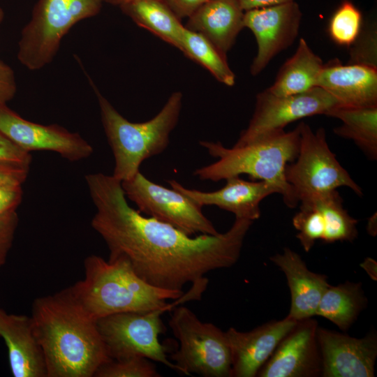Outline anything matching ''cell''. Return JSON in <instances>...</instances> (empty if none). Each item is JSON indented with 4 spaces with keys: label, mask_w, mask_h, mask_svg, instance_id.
Listing matches in <instances>:
<instances>
[{
    "label": "cell",
    "mask_w": 377,
    "mask_h": 377,
    "mask_svg": "<svg viewBox=\"0 0 377 377\" xmlns=\"http://www.w3.org/2000/svg\"><path fill=\"white\" fill-rule=\"evenodd\" d=\"M85 180L96 208L91 226L105 242L109 259L126 260L141 279L158 288L183 291L188 283H207L209 272L233 266L253 222L235 218L224 233L192 237L132 208L112 175L92 173Z\"/></svg>",
    "instance_id": "obj_1"
},
{
    "label": "cell",
    "mask_w": 377,
    "mask_h": 377,
    "mask_svg": "<svg viewBox=\"0 0 377 377\" xmlns=\"http://www.w3.org/2000/svg\"><path fill=\"white\" fill-rule=\"evenodd\" d=\"M47 377H93L111 359L97 325L68 289L37 298L31 316Z\"/></svg>",
    "instance_id": "obj_2"
},
{
    "label": "cell",
    "mask_w": 377,
    "mask_h": 377,
    "mask_svg": "<svg viewBox=\"0 0 377 377\" xmlns=\"http://www.w3.org/2000/svg\"><path fill=\"white\" fill-rule=\"evenodd\" d=\"M84 276L68 288L73 298L94 320L110 315L157 309L169 310L184 291L152 286L141 279L124 259L104 260L96 255L86 258Z\"/></svg>",
    "instance_id": "obj_3"
},
{
    "label": "cell",
    "mask_w": 377,
    "mask_h": 377,
    "mask_svg": "<svg viewBox=\"0 0 377 377\" xmlns=\"http://www.w3.org/2000/svg\"><path fill=\"white\" fill-rule=\"evenodd\" d=\"M200 145L218 160L198 168L193 175L202 181L219 182L246 174L275 186L285 205L295 207L300 202L285 177L286 166L298 154L300 128L276 131L241 147L227 148L220 142L200 141Z\"/></svg>",
    "instance_id": "obj_4"
},
{
    "label": "cell",
    "mask_w": 377,
    "mask_h": 377,
    "mask_svg": "<svg viewBox=\"0 0 377 377\" xmlns=\"http://www.w3.org/2000/svg\"><path fill=\"white\" fill-rule=\"evenodd\" d=\"M95 91L101 121L111 147L114 165L112 176L123 182L133 178L147 159L163 153L169 145L182 107V94L172 93L152 119L140 123L125 119L98 91Z\"/></svg>",
    "instance_id": "obj_5"
},
{
    "label": "cell",
    "mask_w": 377,
    "mask_h": 377,
    "mask_svg": "<svg viewBox=\"0 0 377 377\" xmlns=\"http://www.w3.org/2000/svg\"><path fill=\"white\" fill-rule=\"evenodd\" d=\"M105 0H38L18 42L17 59L37 71L54 59L63 37L78 22L97 15Z\"/></svg>",
    "instance_id": "obj_6"
},
{
    "label": "cell",
    "mask_w": 377,
    "mask_h": 377,
    "mask_svg": "<svg viewBox=\"0 0 377 377\" xmlns=\"http://www.w3.org/2000/svg\"><path fill=\"white\" fill-rule=\"evenodd\" d=\"M168 325L179 341L172 362L184 375L231 377V352L226 332L202 322L188 308H175Z\"/></svg>",
    "instance_id": "obj_7"
},
{
    "label": "cell",
    "mask_w": 377,
    "mask_h": 377,
    "mask_svg": "<svg viewBox=\"0 0 377 377\" xmlns=\"http://www.w3.org/2000/svg\"><path fill=\"white\" fill-rule=\"evenodd\" d=\"M300 147L296 161L285 168L286 181L299 201L347 186L362 195L361 188L353 180L330 149L323 128L313 132L304 122L298 125Z\"/></svg>",
    "instance_id": "obj_8"
},
{
    "label": "cell",
    "mask_w": 377,
    "mask_h": 377,
    "mask_svg": "<svg viewBox=\"0 0 377 377\" xmlns=\"http://www.w3.org/2000/svg\"><path fill=\"white\" fill-rule=\"evenodd\" d=\"M166 311L125 312L98 319V328L110 359L140 356L179 372L158 339L165 331L161 315Z\"/></svg>",
    "instance_id": "obj_9"
},
{
    "label": "cell",
    "mask_w": 377,
    "mask_h": 377,
    "mask_svg": "<svg viewBox=\"0 0 377 377\" xmlns=\"http://www.w3.org/2000/svg\"><path fill=\"white\" fill-rule=\"evenodd\" d=\"M121 186L140 213L170 224L189 236L219 233L202 207L179 191L151 182L140 171L121 182Z\"/></svg>",
    "instance_id": "obj_10"
},
{
    "label": "cell",
    "mask_w": 377,
    "mask_h": 377,
    "mask_svg": "<svg viewBox=\"0 0 377 377\" xmlns=\"http://www.w3.org/2000/svg\"><path fill=\"white\" fill-rule=\"evenodd\" d=\"M338 105H341L339 101L320 87L284 96H276L266 89L257 94L253 116L234 147L244 146L265 134L283 130L288 124L298 119L325 115Z\"/></svg>",
    "instance_id": "obj_11"
},
{
    "label": "cell",
    "mask_w": 377,
    "mask_h": 377,
    "mask_svg": "<svg viewBox=\"0 0 377 377\" xmlns=\"http://www.w3.org/2000/svg\"><path fill=\"white\" fill-rule=\"evenodd\" d=\"M0 132L22 149L56 152L70 161L89 157L92 146L80 134L58 125H43L22 118L0 103Z\"/></svg>",
    "instance_id": "obj_12"
},
{
    "label": "cell",
    "mask_w": 377,
    "mask_h": 377,
    "mask_svg": "<svg viewBox=\"0 0 377 377\" xmlns=\"http://www.w3.org/2000/svg\"><path fill=\"white\" fill-rule=\"evenodd\" d=\"M302 16L295 1L244 11V27L253 32L258 45L250 67L252 75H258L276 55L293 43Z\"/></svg>",
    "instance_id": "obj_13"
},
{
    "label": "cell",
    "mask_w": 377,
    "mask_h": 377,
    "mask_svg": "<svg viewBox=\"0 0 377 377\" xmlns=\"http://www.w3.org/2000/svg\"><path fill=\"white\" fill-rule=\"evenodd\" d=\"M318 327V323L313 317L297 320L256 376H321L323 365L317 339Z\"/></svg>",
    "instance_id": "obj_14"
},
{
    "label": "cell",
    "mask_w": 377,
    "mask_h": 377,
    "mask_svg": "<svg viewBox=\"0 0 377 377\" xmlns=\"http://www.w3.org/2000/svg\"><path fill=\"white\" fill-rule=\"evenodd\" d=\"M317 339L323 377H374L377 357L374 331L362 338L318 326Z\"/></svg>",
    "instance_id": "obj_15"
},
{
    "label": "cell",
    "mask_w": 377,
    "mask_h": 377,
    "mask_svg": "<svg viewBox=\"0 0 377 377\" xmlns=\"http://www.w3.org/2000/svg\"><path fill=\"white\" fill-rule=\"evenodd\" d=\"M297 322L286 316L282 320H271L249 332L229 328L226 334L231 352V377L256 376L279 343Z\"/></svg>",
    "instance_id": "obj_16"
},
{
    "label": "cell",
    "mask_w": 377,
    "mask_h": 377,
    "mask_svg": "<svg viewBox=\"0 0 377 377\" xmlns=\"http://www.w3.org/2000/svg\"><path fill=\"white\" fill-rule=\"evenodd\" d=\"M221 188L212 192L188 188L175 180H169L171 188L188 197L196 205L216 206L235 214V218L255 221L260 216V203L267 196L279 193L277 188L266 182H249L239 176L226 179Z\"/></svg>",
    "instance_id": "obj_17"
},
{
    "label": "cell",
    "mask_w": 377,
    "mask_h": 377,
    "mask_svg": "<svg viewBox=\"0 0 377 377\" xmlns=\"http://www.w3.org/2000/svg\"><path fill=\"white\" fill-rule=\"evenodd\" d=\"M0 337L8 348L15 377H47L44 353L31 316L7 313L0 307Z\"/></svg>",
    "instance_id": "obj_18"
},
{
    "label": "cell",
    "mask_w": 377,
    "mask_h": 377,
    "mask_svg": "<svg viewBox=\"0 0 377 377\" xmlns=\"http://www.w3.org/2000/svg\"><path fill=\"white\" fill-rule=\"evenodd\" d=\"M321 87L341 105H377V69L357 64H342L338 59L324 64L318 79Z\"/></svg>",
    "instance_id": "obj_19"
},
{
    "label": "cell",
    "mask_w": 377,
    "mask_h": 377,
    "mask_svg": "<svg viewBox=\"0 0 377 377\" xmlns=\"http://www.w3.org/2000/svg\"><path fill=\"white\" fill-rule=\"evenodd\" d=\"M269 259L287 279L290 307L286 317L300 320L315 316L320 300L330 286L327 276L310 271L300 256L288 247Z\"/></svg>",
    "instance_id": "obj_20"
},
{
    "label": "cell",
    "mask_w": 377,
    "mask_h": 377,
    "mask_svg": "<svg viewBox=\"0 0 377 377\" xmlns=\"http://www.w3.org/2000/svg\"><path fill=\"white\" fill-rule=\"evenodd\" d=\"M244 14L238 0H210L188 17L184 26L201 34L226 57L244 27Z\"/></svg>",
    "instance_id": "obj_21"
},
{
    "label": "cell",
    "mask_w": 377,
    "mask_h": 377,
    "mask_svg": "<svg viewBox=\"0 0 377 377\" xmlns=\"http://www.w3.org/2000/svg\"><path fill=\"white\" fill-rule=\"evenodd\" d=\"M323 66L321 58L300 38L295 54L282 65L273 84L267 89L279 96L306 92L318 87Z\"/></svg>",
    "instance_id": "obj_22"
},
{
    "label": "cell",
    "mask_w": 377,
    "mask_h": 377,
    "mask_svg": "<svg viewBox=\"0 0 377 377\" xmlns=\"http://www.w3.org/2000/svg\"><path fill=\"white\" fill-rule=\"evenodd\" d=\"M119 6L137 25L182 50L184 26L161 0H127Z\"/></svg>",
    "instance_id": "obj_23"
},
{
    "label": "cell",
    "mask_w": 377,
    "mask_h": 377,
    "mask_svg": "<svg viewBox=\"0 0 377 377\" xmlns=\"http://www.w3.org/2000/svg\"><path fill=\"white\" fill-rule=\"evenodd\" d=\"M367 297L361 283L346 281L330 286L323 294L316 316L323 317L346 332L367 307Z\"/></svg>",
    "instance_id": "obj_24"
},
{
    "label": "cell",
    "mask_w": 377,
    "mask_h": 377,
    "mask_svg": "<svg viewBox=\"0 0 377 377\" xmlns=\"http://www.w3.org/2000/svg\"><path fill=\"white\" fill-rule=\"evenodd\" d=\"M326 116L342 121L334 133L339 137L352 140L372 160L377 157V105L350 107L338 105Z\"/></svg>",
    "instance_id": "obj_25"
},
{
    "label": "cell",
    "mask_w": 377,
    "mask_h": 377,
    "mask_svg": "<svg viewBox=\"0 0 377 377\" xmlns=\"http://www.w3.org/2000/svg\"><path fill=\"white\" fill-rule=\"evenodd\" d=\"M318 209L325 222V243L353 242L357 236V221L349 215L343 207V200L337 190L301 200Z\"/></svg>",
    "instance_id": "obj_26"
},
{
    "label": "cell",
    "mask_w": 377,
    "mask_h": 377,
    "mask_svg": "<svg viewBox=\"0 0 377 377\" xmlns=\"http://www.w3.org/2000/svg\"><path fill=\"white\" fill-rule=\"evenodd\" d=\"M181 51L207 69L221 83L228 87L235 84V75L227 62V57L201 34L184 27Z\"/></svg>",
    "instance_id": "obj_27"
},
{
    "label": "cell",
    "mask_w": 377,
    "mask_h": 377,
    "mask_svg": "<svg viewBox=\"0 0 377 377\" xmlns=\"http://www.w3.org/2000/svg\"><path fill=\"white\" fill-rule=\"evenodd\" d=\"M362 22L360 10L349 0H343L332 15L328 32L337 44L350 47L360 34Z\"/></svg>",
    "instance_id": "obj_28"
},
{
    "label": "cell",
    "mask_w": 377,
    "mask_h": 377,
    "mask_svg": "<svg viewBox=\"0 0 377 377\" xmlns=\"http://www.w3.org/2000/svg\"><path fill=\"white\" fill-rule=\"evenodd\" d=\"M300 211L294 216L293 224L298 230L296 237L305 252H309L318 239H323L325 222L320 212L311 204L300 202Z\"/></svg>",
    "instance_id": "obj_29"
},
{
    "label": "cell",
    "mask_w": 377,
    "mask_h": 377,
    "mask_svg": "<svg viewBox=\"0 0 377 377\" xmlns=\"http://www.w3.org/2000/svg\"><path fill=\"white\" fill-rule=\"evenodd\" d=\"M151 360L140 356L110 360L96 372L95 377H160Z\"/></svg>",
    "instance_id": "obj_30"
},
{
    "label": "cell",
    "mask_w": 377,
    "mask_h": 377,
    "mask_svg": "<svg viewBox=\"0 0 377 377\" xmlns=\"http://www.w3.org/2000/svg\"><path fill=\"white\" fill-rule=\"evenodd\" d=\"M348 64L377 69V26L374 20L362 24L359 35L350 46Z\"/></svg>",
    "instance_id": "obj_31"
},
{
    "label": "cell",
    "mask_w": 377,
    "mask_h": 377,
    "mask_svg": "<svg viewBox=\"0 0 377 377\" xmlns=\"http://www.w3.org/2000/svg\"><path fill=\"white\" fill-rule=\"evenodd\" d=\"M18 225L16 210L0 215V267L4 265Z\"/></svg>",
    "instance_id": "obj_32"
},
{
    "label": "cell",
    "mask_w": 377,
    "mask_h": 377,
    "mask_svg": "<svg viewBox=\"0 0 377 377\" xmlns=\"http://www.w3.org/2000/svg\"><path fill=\"white\" fill-rule=\"evenodd\" d=\"M4 17V12L0 7V24ZM17 91L13 70L0 59V103L6 104L12 100Z\"/></svg>",
    "instance_id": "obj_33"
},
{
    "label": "cell",
    "mask_w": 377,
    "mask_h": 377,
    "mask_svg": "<svg viewBox=\"0 0 377 377\" xmlns=\"http://www.w3.org/2000/svg\"><path fill=\"white\" fill-rule=\"evenodd\" d=\"M30 165L0 161V186L22 184L29 174Z\"/></svg>",
    "instance_id": "obj_34"
},
{
    "label": "cell",
    "mask_w": 377,
    "mask_h": 377,
    "mask_svg": "<svg viewBox=\"0 0 377 377\" xmlns=\"http://www.w3.org/2000/svg\"><path fill=\"white\" fill-rule=\"evenodd\" d=\"M0 161L30 165L31 156L0 132Z\"/></svg>",
    "instance_id": "obj_35"
},
{
    "label": "cell",
    "mask_w": 377,
    "mask_h": 377,
    "mask_svg": "<svg viewBox=\"0 0 377 377\" xmlns=\"http://www.w3.org/2000/svg\"><path fill=\"white\" fill-rule=\"evenodd\" d=\"M22 198V184L0 186V215L16 210Z\"/></svg>",
    "instance_id": "obj_36"
},
{
    "label": "cell",
    "mask_w": 377,
    "mask_h": 377,
    "mask_svg": "<svg viewBox=\"0 0 377 377\" xmlns=\"http://www.w3.org/2000/svg\"><path fill=\"white\" fill-rule=\"evenodd\" d=\"M181 20L190 17L201 6L210 0H161Z\"/></svg>",
    "instance_id": "obj_37"
},
{
    "label": "cell",
    "mask_w": 377,
    "mask_h": 377,
    "mask_svg": "<svg viewBox=\"0 0 377 377\" xmlns=\"http://www.w3.org/2000/svg\"><path fill=\"white\" fill-rule=\"evenodd\" d=\"M244 11L280 5L294 0H238Z\"/></svg>",
    "instance_id": "obj_38"
},
{
    "label": "cell",
    "mask_w": 377,
    "mask_h": 377,
    "mask_svg": "<svg viewBox=\"0 0 377 377\" xmlns=\"http://www.w3.org/2000/svg\"><path fill=\"white\" fill-rule=\"evenodd\" d=\"M360 266L364 269L367 274L373 279L376 281L377 279V263L376 261L368 257L360 264Z\"/></svg>",
    "instance_id": "obj_39"
},
{
    "label": "cell",
    "mask_w": 377,
    "mask_h": 377,
    "mask_svg": "<svg viewBox=\"0 0 377 377\" xmlns=\"http://www.w3.org/2000/svg\"><path fill=\"white\" fill-rule=\"evenodd\" d=\"M368 233L372 236H375L377 233V223H376V214L371 216L368 220L367 223Z\"/></svg>",
    "instance_id": "obj_40"
},
{
    "label": "cell",
    "mask_w": 377,
    "mask_h": 377,
    "mask_svg": "<svg viewBox=\"0 0 377 377\" xmlns=\"http://www.w3.org/2000/svg\"><path fill=\"white\" fill-rule=\"evenodd\" d=\"M127 0H105V2L111 3L113 5H117L119 6L122 3L126 1Z\"/></svg>",
    "instance_id": "obj_41"
}]
</instances>
